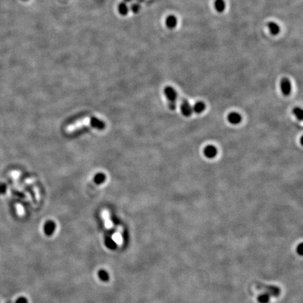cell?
I'll return each mask as SVG.
<instances>
[{"label": "cell", "instance_id": "cell-1", "mask_svg": "<svg viewBox=\"0 0 303 303\" xmlns=\"http://www.w3.org/2000/svg\"><path fill=\"white\" fill-rule=\"evenodd\" d=\"M85 126H93L94 128L102 129L105 127V123L95 117H86L83 119H79L75 123L67 126L65 131L67 133H73Z\"/></svg>", "mask_w": 303, "mask_h": 303}, {"label": "cell", "instance_id": "cell-2", "mask_svg": "<svg viewBox=\"0 0 303 303\" xmlns=\"http://www.w3.org/2000/svg\"><path fill=\"white\" fill-rule=\"evenodd\" d=\"M164 94L168 100L169 107L171 110H174L176 108V100L178 94L175 90L171 86H166L164 89Z\"/></svg>", "mask_w": 303, "mask_h": 303}, {"label": "cell", "instance_id": "cell-3", "mask_svg": "<svg viewBox=\"0 0 303 303\" xmlns=\"http://www.w3.org/2000/svg\"><path fill=\"white\" fill-rule=\"evenodd\" d=\"M259 289H262L264 290V293H266L268 294L270 297H275V298H277L279 296L281 293V289L278 286H273V285H264V284H259L257 286Z\"/></svg>", "mask_w": 303, "mask_h": 303}, {"label": "cell", "instance_id": "cell-4", "mask_svg": "<svg viewBox=\"0 0 303 303\" xmlns=\"http://www.w3.org/2000/svg\"><path fill=\"white\" fill-rule=\"evenodd\" d=\"M280 88L282 93L284 96L290 95L292 90V86H291V82L288 78H283L280 81Z\"/></svg>", "mask_w": 303, "mask_h": 303}, {"label": "cell", "instance_id": "cell-5", "mask_svg": "<svg viewBox=\"0 0 303 303\" xmlns=\"http://www.w3.org/2000/svg\"><path fill=\"white\" fill-rule=\"evenodd\" d=\"M181 112L185 117H190L193 112L192 107L186 99H183L181 103Z\"/></svg>", "mask_w": 303, "mask_h": 303}, {"label": "cell", "instance_id": "cell-6", "mask_svg": "<svg viewBox=\"0 0 303 303\" xmlns=\"http://www.w3.org/2000/svg\"><path fill=\"white\" fill-rule=\"evenodd\" d=\"M55 227H56V225H55L54 221L49 220V221L46 222L44 225V232L47 236H51L54 232Z\"/></svg>", "mask_w": 303, "mask_h": 303}, {"label": "cell", "instance_id": "cell-7", "mask_svg": "<svg viewBox=\"0 0 303 303\" xmlns=\"http://www.w3.org/2000/svg\"><path fill=\"white\" fill-rule=\"evenodd\" d=\"M204 155L208 159L214 158L217 154V150L216 147L213 145H207L204 148Z\"/></svg>", "mask_w": 303, "mask_h": 303}, {"label": "cell", "instance_id": "cell-8", "mask_svg": "<svg viewBox=\"0 0 303 303\" xmlns=\"http://www.w3.org/2000/svg\"><path fill=\"white\" fill-rule=\"evenodd\" d=\"M166 25L168 28L174 29L178 25V19L174 15H169L166 17L165 20Z\"/></svg>", "mask_w": 303, "mask_h": 303}, {"label": "cell", "instance_id": "cell-9", "mask_svg": "<svg viewBox=\"0 0 303 303\" xmlns=\"http://www.w3.org/2000/svg\"><path fill=\"white\" fill-rule=\"evenodd\" d=\"M267 28H268V30L270 32L272 35L273 36H276L279 33H280L281 28L280 26H279L277 23L273 21H270L267 23Z\"/></svg>", "mask_w": 303, "mask_h": 303}, {"label": "cell", "instance_id": "cell-10", "mask_svg": "<svg viewBox=\"0 0 303 303\" xmlns=\"http://www.w3.org/2000/svg\"><path fill=\"white\" fill-rule=\"evenodd\" d=\"M227 120L232 124H239L241 121H242V116L239 113L233 112H231L228 114Z\"/></svg>", "mask_w": 303, "mask_h": 303}, {"label": "cell", "instance_id": "cell-11", "mask_svg": "<svg viewBox=\"0 0 303 303\" xmlns=\"http://www.w3.org/2000/svg\"><path fill=\"white\" fill-rule=\"evenodd\" d=\"M214 8L217 12H224L226 9V2L225 0H215Z\"/></svg>", "mask_w": 303, "mask_h": 303}, {"label": "cell", "instance_id": "cell-12", "mask_svg": "<svg viewBox=\"0 0 303 303\" xmlns=\"http://www.w3.org/2000/svg\"><path fill=\"white\" fill-rule=\"evenodd\" d=\"M129 8L128 7L127 4L125 2H122L120 3L118 6V12L119 13L120 15L122 16H126L128 13Z\"/></svg>", "mask_w": 303, "mask_h": 303}, {"label": "cell", "instance_id": "cell-13", "mask_svg": "<svg viewBox=\"0 0 303 303\" xmlns=\"http://www.w3.org/2000/svg\"><path fill=\"white\" fill-rule=\"evenodd\" d=\"M206 108V105L203 102H197L195 104V105L192 107L193 112H195L196 114H201L204 111Z\"/></svg>", "mask_w": 303, "mask_h": 303}, {"label": "cell", "instance_id": "cell-14", "mask_svg": "<svg viewBox=\"0 0 303 303\" xmlns=\"http://www.w3.org/2000/svg\"><path fill=\"white\" fill-rule=\"evenodd\" d=\"M98 276L99 279L104 282L108 281L109 279H110V275H109V273L104 269L99 270L98 272Z\"/></svg>", "mask_w": 303, "mask_h": 303}, {"label": "cell", "instance_id": "cell-15", "mask_svg": "<svg viewBox=\"0 0 303 303\" xmlns=\"http://www.w3.org/2000/svg\"><path fill=\"white\" fill-rule=\"evenodd\" d=\"M105 244L107 246V248L110 250H115L117 248V243L112 238H106L105 240Z\"/></svg>", "mask_w": 303, "mask_h": 303}, {"label": "cell", "instance_id": "cell-16", "mask_svg": "<svg viewBox=\"0 0 303 303\" xmlns=\"http://www.w3.org/2000/svg\"><path fill=\"white\" fill-rule=\"evenodd\" d=\"M270 301V296L266 293H263L258 296V302L259 303H269Z\"/></svg>", "mask_w": 303, "mask_h": 303}, {"label": "cell", "instance_id": "cell-17", "mask_svg": "<svg viewBox=\"0 0 303 303\" xmlns=\"http://www.w3.org/2000/svg\"><path fill=\"white\" fill-rule=\"evenodd\" d=\"M105 178H106V177H105V175L103 173H98V174H97L95 176L94 180H95L97 184H101L105 180Z\"/></svg>", "mask_w": 303, "mask_h": 303}, {"label": "cell", "instance_id": "cell-18", "mask_svg": "<svg viewBox=\"0 0 303 303\" xmlns=\"http://www.w3.org/2000/svg\"><path fill=\"white\" fill-rule=\"evenodd\" d=\"M293 114H295V116L297 119L300 121H302V110L300 107H295L293 110Z\"/></svg>", "mask_w": 303, "mask_h": 303}, {"label": "cell", "instance_id": "cell-19", "mask_svg": "<svg viewBox=\"0 0 303 303\" xmlns=\"http://www.w3.org/2000/svg\"><path fill=\"white\" fill-rule=\"evenodd\" d=\"M140 6L138 3H134V4H132L131 6V10L132 12L133 13H138L140 11Z\"/></svg>", "mask_w": 303, "mask_h": 303}, {"label": "cell", "instance_id": "cell-20", "mask_svg": "<svg viewBox=\"0 0 303 303\" xmlns=\"http://www.w3.org/2000/svg\"><path fill=\"white\" fill-rule=\"evenodd\" d=\"M7 187L4 183H0V195H4L7 192Z\"/></svg>", "mask_w": 303, "mask_h": 303}, {"label": "cell", "instance_id": "cell-21", "mask_svg": "<svg viewBox=\"0 0 303 303\" xmlns=\"http://www.w3.org/2000/svg\"><path fill=\"white\" fill-rule=\"evenodd\" d=\"M15 303H28V301L25 297H20L16 300Z\"/></svg>", "mask_w": 303, "mask_h": 303}, {"label": "cell", "instance_id": "cell-22", "mask_svg": "<svg viewBox=\"0 0 303 303\" xmlns=\"http://www.w3.org/2000/svg\"><path fill=\"white\" fill-rule=\"evenodd\" d=\"M297 253H298L300 255H302V243H300L298 246L297 247Z\"/></svg>", "mask_w": 303, "mask_h": 303}, {"label": "cell", "instance_id": "cell-23", "mask_svg": "<svg viewBox=\"0 0 303 303\" xmlns=\"http://www.w3.org/2000/svg\"><path fill=\"white\" fill-rule=\"evenodd\" d=\"M131 1H133V0H124L125 2H130Z\"/></svg>", "mask_w": 303, "mask_h": 303}, {"label": "cell", "instance_id": "cell-24", "mask_svg": "<svg viewBox=\"0 0 303 303\" xmlns=\"http://www.w3.org/2000/svg\"><path fill=\"white\" fill-rule=\"evenodd\" d=\"M23 1H28V0H23Z\"/></svg>", "mask_w": 303, "mask_h": 303}]
</instances>
